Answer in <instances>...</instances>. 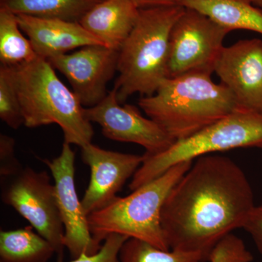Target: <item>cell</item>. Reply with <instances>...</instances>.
Here are the masks:
<instances>
[{
	"label": "cell",
	"instance_id": "cell-7",
	"mask_svg": "<svg viewBox=\"0 0 262 262\" xmlns=\"http://www.w3.org/2000/svg\"><path fill=\"white\" fill-rule=\"evenodd\" d=\"M1 199L24 217L63 255L64 227L57 205L54 184L46 170L24 168L17 175L3 179Z\"/></svg>",
	"mask_w": 262,
	"mask_h": 262
},
{
	"label": "cell",
	"instance_id": "cell-23",
	"mask_svg": "<svg viewBox=\"0 0 262 262\" xmlns=\"http://www.w3.org/2000/svg\"><path fill=\"white\" fill-rule=\"evenodd\" d=\"M127 239L129 237L122 234H110L97 253L93 255L84 253L69 262H120V251ZM58 262H64L62 255H59Z\"/></svg>",
	"mask_w": 262,
	"mask_h": 262
},
{
	"label": "cell",
	"instance_id": "cell-1",
	"mask_svg": "<svg viewBox=\"0 0 262 262\" xmlns=\"http://www.w3.org/2000/svg\"><path fill=\"white\" fill-rule=\"evenodd\" d=\"M196 160L167 196L161 226L171 250L199 253L204 262L224 236L244 228L256 205L233 160L212 155Z\"/></svg>",
	"mask_w": 262,
	"mask_h": 262
},
{
	"label": "cell",
	"instance_id": "cell-26",
	"mask_svg": "<svg viewBox=\"0 0 262 262\" xmlns=\"http://www.w3.org/2000/svg\"><path fill=\"white\" fill-rule=\"evenodd\" d=\"M139 9L179 5V0H130Z\"/></svg>",
	"mask_w": 262,
	"mask_h": 262
},
{
	"label": "cell",
	"instance_id": "cell-20",
	"mask_svg": "<svg viewBox=\"0 0 262 262\" xmlns=\"http://www.w3.org/2000/svg\"><path fill=\"white\" fill-rule=\"evenodd\" d=\"M120 262H203L201 254L177 250L160 249L151 244L129 238L122 246Z\"/></svg>",
	"mask_w": 262,
	"mask_h": 262
},
{
	"label": "cell",
	"instance_id": "cell-9",
	"mask_svg": "<svg viewBox=\"0 0 262 262\" xmlns=\"http://www.w3.org/2000/svg\"><path fill=\"white\" fill-rule=\"evenodd\" d=\"M54 181L57 205L64 227V246L73 258L95 254L101 244L93 237L89 215L77 195L75 186V152L71 144L63 143L61 154L52 160L44 159Z\"/></svg>",
	"mask_w": 262,
	"mask_h": 262
},
{
	"label": "cell",
	"instance_id": "cell-13",
	"mask_svg": "<svg viewBox=\"0 0 262 262\" xmlns=\"http://www.w3.org/2000/svg\"><path fill=\"white\" fill-rule=\"evenodd\" d=\"M82 159L91 170V179L82 201L88 215L98 211L116 198L125 182L140 168L144 155L110 151L92 143L82 147Z\"/></svg>",
	"mask_w": 262,
	"mask_h": 262
},
{
	"label": "cell",
	"instance_id": "cell-10",
	"mask_svg": "<svg viewBox=\"0 0 262 262\" xmlns=\"http://www.w3.org/2000/svg\"><path fill=\"white\" fill-rule=\"evenodd\" d=\"M84 113L89 121L101 126L103 136L113 141L139 144L146 149V155L162 152L175 141L135 106L121 105L114 89L97 105L84 108Z\"/></svg>",
	"mask_w": 262,
	"mask_h": 262
},
{
	"label": "cell",
	"instance_id": "cell-8",
	"mask_svg": "<svg viewBox=\"0 0 262 262\" xmlns=\"http://www.w3.org/2000/svg\"><path fill=\"white\" fill-rule=\"evenodd\" d=\"M229 30L198 10L185 8L170 35L168 78L186 74H212Z\"/></svg>",
	"mask_w": 262,
	"mask_h": 262
},
{
	"label": "cell",
	"instance_id": "cell-24",
	"mask_svg": "<svg viewBox=\"0 0 262 262\" xmlns=\"http://www.w3.org/2000/svg\"><path fill=\"white\" fill-rule=\"evenodd\" d=\"M24 167L15 155V140L11 136L0 134V176L2 179L17 175Z\"/></svg>",
	"mask_w": 262,
	"mask_h": 262
},
{
	"label": "cell",
	"instance_id": "cell-17",
	"mask_svg": "<svg viewBox=\"0 0 262 262\" xmlns=\"http://www.w3.org/2000/svg\"><path fill=\"white\" fill-rule=\"evenodd\" d=\"M56 253L31 225L0 232V262H48Z\"/></svg>",
	"mask_w": 262,
	"mask_h": 262
},
{
	"label": "cell",
	"instance_id": "cell-15",
	"mask_svg": "<svg viewBox=\"0 0 262 262\" xmlns=\"http://www.w3.org/2000/svg\"><path fill=\"white\" fill-rule=\"evenodd\" d=\"M139 10L130 0H101L79 22L105 46L120 51L137 21Z\"/></svg>",
	"mask_w": 262,
	"mask_h": 262
},
{
	"label": "cell",
	"instance_id": "cell-22",
	"mask_svg": "<svg viewBox=\"0 0 262 262\" xmlns=\"http://www.w3.org/2000/svg\"><path fill=\"white\" fill-rule=\"evenodd\" d=\"M253 256L244 241L229 233L224 236L212 248L207 261L209 262H252Z\"/></svg>",
	"mask_w": 262,
	"mask_h": 262
},
{
	"label": "cell",
	"instance_id": "cell-4",
	"mask_svg": "<svg viewBox=\"0 0 262 262\" xmlns=\"http://www.w3.org/2000/svg\"><path fill=\"white\" fill-rule=\"evenodd\" d=\"M13 72L24 126L34 128L57 124L67 144L82 147L91 143L94 131L84 116V106L58 78L48 60L37 57L13 67Z\"/></svg>",
	"mask_w": 262,
	"mask_h": 262
},
{
	"label": "cell",
	"instance_id": "cell-16",
	"mask_svg": "<svg viewBox=\"0 0 262 262\" xmlns=\"http://www.w3.org/2000/svg\"><path fill=\"white\" fill-rule=\"evenodd\" d=\"M179 5L201 12L229 32L247 30L262 35V10L250 0H179Z\"/></svg>",
	"mask_w": 262,
	"mask_h": 262
},
{
	"label": "cell",
	"instance_id": "cell-18",
	"mask_svg": "<svg viewBox=\"0 0 262 262\" xmlns=\"http://www.w3.org/2000/svg\"><path fill=\"white\" fill-rule=\"evenodd\" d=\"M101 0H0V8L14 14L79 22Z\"/></svg>",
	"mask_w": 262,
	"mask_h": 262
},
{
	"label": "cell",
	"instance_id": "cell-5",
	"mask_svg": "<svg viewBox=\"0 0 262 262\" xmlns=\"http://www.w3.org/2000/svg\"><path fill=\"white\" fill-rule=\"evenodd\" d=\"M192 165V162L177 164L129 195L116 196L107 206L89 214L94 238L101 244L110 234H119L170 250L162 229V208L170 190Z\"/></svg>",
	"mask_w": 262,
	"mask_h": 262
},
{
	"label": "cell",
	"instance_id": "cell-28",
	"mask_svg": "<svg viewBox=\"0 0 262 262\" xmlns=\"http://www.w3.org/2000/svg\"><path fill=\"white\" fill-rule=\"evenodd\" d=\"M260 149H261L262 150V145L261 146H260Z\"/></svg>",
	"mask_w": 262,
	"mask_h": 262
},
{
	"label": "cell",
	"instance_id": "cell-21",
	"mask_svg": "<svg viewBox=\"0 0 262 262\" xmlns=\"http://www.w3.org/2000/svg\"><path fill=\"white\" fill-rule=\"evenodd\" d=\"M0 118L14 130L24 125L13 67L3 65L0 67Z\"/></svg>",
	"mask_w": 262,
	"mask_h": 262
},
{
	"label": "cell",
	"instance_id": "cell-27",
	"mask_svg": "<svg viewBox=\"0 0 262 262\" xmlns=\"http://www.w3.org/2000/svg\"><path fill=\"white\" fill-rule=\"evenodd\" d=\"M250 1L253 5L262 10V0H250Z\"/></svg>",
	"mask_w": 262,
	"mask_h": 262
},
{
	"label": "cell",
	"instance_id": "cell-6",
	"mask_svg": "<svg viewBox=\"0 0 262 262\" xmlns=\"http://www.w3.org/2000/svg\"><path fill=\"white\" fill-rule=\"evenodd\" d=\"M262 145V115L238 110L193 135L174 141L162 152L144 155V162L132 177L129 188L136 190L177 164L237 148Z\"/></svg>",
	"mask_w": 262,
	"mask_h": 262
},
{
	"label": "cell",
	"instance_id": "cell-3",
	"mask_svg": "<svg viewBox=\"0 0 262 262\" xmlns=\"http://www.w3.org/2000/svg\"><path fill=\"white\" fill-rule=\"evenodd\" d=\"M184 10L180 5L139 10L137 21L119 51L114 89L120 103L136 94L151 96L168 78L170 32Z\"/></svg>",
	"mask_w": 262,
	"mask_h": 262
},
{
	"label": "cell",
	"instance_id": "cell-14",
	"mask_svg": "<svg viewBox=\"0 0 262 262\" xmlns=\"http://www.w3.org/2000/svg\"><path fill=\"white\" fill-rule=\"evenodd\" d=\"M19 26L28 37L36 54L42 59L69 53L77 48L103 44L80 22L17 15Z\"/></svg>",
	"mask_w": 262,
	"mask_h": 262
},
{
	"label": "cell",
	"instance_id": "cell-2",
	"mask_svg": "<svg viewBox=\"0 0 262 262\" xmlns=\"http://www.w3.org/2000/svg\"><path fill=\"white\" fill-rule=\"evenodd\" d=\"M139 106L175 141L239 108L224 84L201 72L165 79L154 94L139 99Z\"/></svg>",
	"mask_w": 262,
	"mask_h": 262
},
{
	"label": "cell",
	"instance_id": "cell-12",
	"mask_svg": "<svg viewBox=\"0 0 262 262\" xmlns=\"http://www.w3.org/2000/svg\"><path fill=\"white\" fill-rule=\"evenodd\" d=\"M214 72L239 108L262 115L261 39H241L224 48Z\"/></svg>",
	"mask_w": 262,
	"mask_h": 262
},
{
	"label": "cell",
	"instance_id": "cell-11",
	"mask_svg": "<svg viewBox=\"0 0 262 262\" xmlns=\"http://www.w3.org/2000/svg\"><path fill=\"white\" fill-rule=\"evenodd\" d=\"M118 58L119 51L93 45L48 61L68 80L82 106L89 108L107 95L106 86L117 72Z\"/></svg>",
	"mask_w": 262,
	"mask_h": 262
},
{
	"label": "cell",
	"instance_id": "cell-25",
	"mask_svg": "<svg viewBox=\"0 0 262 262\" xmlns=\"http://www.w3.org/2000/svg\"><path fill=\"white\" fill-rule=\"evenodd\" d=\"M244 229L251 236L258 252L262 256V205L255 206Z\"/></svg>",
	"mask_w": 262,
	"mask_h": 262
},
{
	"label": "cell",
	"instance_id": "cell-19",
	"mask_svg": "<svg viewBox=\"0 0 262 262\" xmlns=\"http://www.w3.org/2000/svg\"><path fill=\"white\" fill-rule=\"evenodd\" d=\"M17 15L0 8V62L15 67L37 58L29 38L24 35Z\"/></svg>",
	"mask_w": 262,
	"mask_h": 262
}]
</instances>
